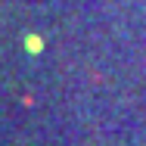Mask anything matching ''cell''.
Returning <instances> with one entry per match:
<instances>
[{
	"mask_svg": "<svg viewBox=\"0 0 146 146\" xmlns=\"http://www.w3.org/2000/svg\"><path fill=\"white\" fill-rule=\"evenodd\" d=\"M25 44H28V50H31V53H40V47H44V44H40V37H34V34H31Z\"/></svg>",
	"mask_w": 146,
	"mask_h": 146,
	"instance_id": "1",
	"label": "cell"
}]
</instances>
